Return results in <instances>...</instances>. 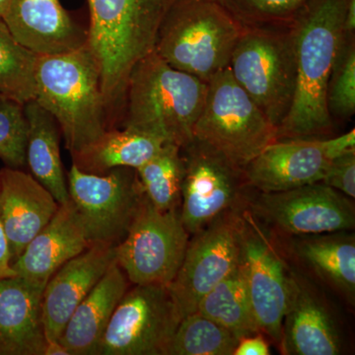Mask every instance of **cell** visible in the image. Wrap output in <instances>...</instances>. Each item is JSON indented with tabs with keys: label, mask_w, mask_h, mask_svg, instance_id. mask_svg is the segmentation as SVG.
<instances>
[{
	"label": "cell",
	"mask_w": 355,
	"mask_h": 355,
	"mask_svg": "<svg viewBox=\"0 0 355 355\" xmlns=\"http://www.w3.org/2000/svg\"><path fill=\"white\" fill-rule=\"evenodd\" d=\"M331 159L326 139H277L244 168L252 188L284 191L322 182Z\"/></svg>",
	"instance_id": "15"
},
{
	"label": "cell",
	"mask_w": 355,
	"mask_h": 355,
	"mask_svg": "<svg viewBox=\"0 0 355 355\" xmlns=\"http://www.w3.org/2000/svg\"><path fill=\"white\" fill-rule=\"evenodd\" d=\"M60 205L29 173L7 166L0 170V220L8 243L11 265L51 221Z\"/></svg>",
	"instance_id": "17"
},
{
	"label": "cell",
	"mask_w": 355,
	"mask_h": 355,
	"mask_svg": "<svg viewBox=\"0 0 355 355\" xmlns=\"http://www.w3.org/2000/svg\"><path fill=\"white\" fill-rule=\"evenodd\" d=\"M242 216L239 266L252 310L261 333L279 345L293 291V270L275 246L272 236L246 209Z\"/></svg>",
	"instance_id": "13"
},
{
	"label": "cell",
	"mask_w": 355,
	"mask_h": 355,
	"mask_svg": "<svg viewBox=\"0 0 355 355\" xmlns=\"http://www.w3.org/2000/svg\"><path fill=\"white\" fill-rule=\"evenodd\" d=\"M180 321L167 286L135 284L116 305L95 355H167Z\"/></svg>",
	"instance_id": "11"
},
{
	"label": "cell",
	"mask_w": 355,
	"mask_h": 355,
	"mask_svg": "<svg viewBox=\"0 0 355 355\" xmlns=\"http://www.w3.org/2000/svg\"><path fill=\"white\" fill-rule=\"evenodd\" d=\"M44 355H70V354L60 340H46Z\"/></svg>",
	"instance_id": "37"
},
{
	"label": "cell",
	"mask_w": 355,
	"mask_h": 355,
	"mask_svg": "<svg viewBox=\"0 0 355 355\" xmlns=\"http://www.w3.org/2000/svg\"><path fill=\"white\" fill-rule=\"evenodd\" d=\"M322 183L354 200L355 150L333 159L327 168Z\"/></svg>",
	"instance_id": "33"
},
{
	"label": "cell",
	"mask_w": 355,
	"mask_h": 355,
	"mask_svg": "<svg viewBox=\"0 0 355 355\" xmlns=\"http://www.w3.org/2000/svg\"><path fill=\"white\" fill-rule=\"evenodd\" d=\"M207 93V83L174 69L153 51L128 77L121 125L184 146L193 139Z\"/></svg>",
	"instance_id": "4"
},
{
	"label": "cell",
	"mask_w": 355,
	"mask_h": 355,
	"mask_svg": "<svg viewBox=\"0 0 355 355\" xmlns=\"http://www.w3.org/2000/svg\"><path fill=\"white\" fill-rule=\"evenodd\" d=\"M67 179L70 200L91 244L118 246L127 237L146 198L137 170L119 167L97 175L84 172L72 163Z\"/></svg>",
	"instance_id": "10"
},
{
	"label": "cell",
	"mask_w": 355,
	"mask_h": 355,
	"mask_svg": "<svg viewBox=\"0 0 355 355\" xmlns=\"http://www.w3.org/2000/svg\"><path fill=\"white\" fill-rule=\"evenodd\" d=\"M193 137L244 169L266 146L277 140V128L236 83L227 67L207 83Z\"/></svg>",
	"instance_id": "7"
},
{
	"label": "cell",
	"mask_w": 355,
	"mask_h": 355,
	"mask_svg": "<svg viewBox=\"0 0 355 355\" xmlns=\"http://www.w3.org/2000/svg\"><path fill=\"white\" fill-rule=\"evenodd\" d=\"M197 312L227 329L239 340L261 333L239 265L200 301Z\"/></svg>",
	"instance_id": "26"
},
{
	"label": "cell",
	"mask_w": 355,
	"mask_h": 355,
	"mask_svg": "<svg viewBox=\"0 0 355 355\" xmlns=\"http://www.w3.org/2000/svg\"><path fill=\"white\" fill-rule=\"evenodd\" d=\"M183 183L180 207L189 235H195L231 210L246 209L252 187L244 169L193 137L181 147Z\"/></svg>",
	"instance_id": "8"
},
{
	"label": "cell",
	"mask_w": 355,
	"mask_h": 355,
	"mask_svg": "<svg viewBox=\"0 0 355 355\" xmlns=\"http://www.w3.org/2000/svg\"><path fill=\"white\" fill-rule=\"evenodd\" d=\"M44 286L18 277L0 279V355H44Z\"/></svg>",
	"instance_id": "21"
},
{
	"label": "cell",
	"mask_w": 355,
	"mask_h": 355,
	"mask_svg": "<svg viewBox=\"0 0 355 355\" xmlns=\"http://www.w3.org/2000/svg\"><path fill=\"white\" fill-rule=\"evenodd\" d=\"M28 123L24 105L0 97V160L7 167L26 166Z\"/></svg>",
	"instance_id": "32"
},
{
	"label": "cell",
	"mask_w": 355,
	"mask_h": 355,
	"mask_svg": "<svg viewBox=\"0 0 355 355\" xmlns=\"http://www.w3.org/2000/svg\"><path fill=\"white\" fill-rule=\"evenodd\" d=\"M9 0H0V17L6 13L7 6H8Z\"/></svg>",
	"instance_id": "38"
},
{
	"label": "cell",
	"mask_w": 355,
	"mask_h": 355,
	"mask_svg": "<svg viewBox=\"0 0 355 355\" xmlns=\"http://www.w3.org/2000/svg\"><path fill=\"white\" fill-rule=\"evenodd\" d=\"M349 0H309L291 25L295 91L277 139H327L336 125L327 106L331 69L345 37Z\"/></svg>",
	"instance_id": "1"
},
{
	"label": "cell",
	"mask_w": 355,
	"mask_h": 355,
	"mask_svg": "<svg viewBox=\"0 0 355 355\" xmlns=\"http://www.w3.org/2000/svg\"><path fill=\"white\" fill-rule=\"evenodd\" d=\"M91 245L83 222L69 198L27 245L12 268L18 277L46 286L60 266Z\"/></svg>",
	"instance_id": "19"
},
{
	"label": "cell",
	"mask_w": 355,
	"mask_h": 355,
	"mask_svg": "<svg viewBox=\"0 0 355 355\" xmlns=\"http://www.w3.org/2000/svg\"><path fill=\"white\" fill-rule=\"evenodd\" d=\"M282 354H340V334L328 308L309 282L293 270V291L282 323Z\"/></svg>",
	"instance_id": "20"
},
{
	"label": "cell",
	"mask_w": 355,
	"mask_h": 355,
	"mask_svg": "<svg viewBox=\"0 0 355 355\" xmlns=\"http://www.w3.org/2000/svg\"><path fill=\"white\" fill-rule=\"evenodd\" d=\"M137 172L144 195L154 207L160 211L180 209L184 173L181 147L165 144Z\"/></svg>",
	"instance_id": "27"
},
{
	"label": "cell",
	"mask_w": 355,
	"mask_h": 355,
	"mask_svg": "<svg viewBox=\"0 0 355 355\" xmlns=\"http://www.w3.org/2000/svg\"><path fill=\"white\" fill-rule=\"evenodd\" d=\"M114 261L116 247L96 243L58 268L46 284L42 300L46 340L60 338L77 306Z\"/></svg>",
	"instance_id": "16"
},
{
	"label": "cell",
	"mask_w": 355,
	"mask_h": 355,
	"mask_svg": "<svg viewBox=\"0 0 355 355\" xmlns=\"http://www.w3.org/2000/svg\"><path fill=\"white\" fill-rule=\"evenodd\" d=\"M270 349L263 334L244 336L239 340L233 355H270Z\"/></svg>",
	"instance_id": "34"
},
{
	"label": "cell",
	"mask_w": 355,
	"mask_h": 355,
	"mask_svg": "<svg viewBox=\"0 0 355 355\" xmlns=\"http://www.w3.org/2000/svg\"><path fill=\"white\" fill-rule=\"evenodd\" d=\"M228 67L236 83L279 128L295 91L291 27L243 28Z\"/></svg>",
	"instance_id": "6"
},
{
	"label": "cell",
	"mask_w": 355,
	"mask_h": 355,
	"mask_svg": "<svg viewBox=\"0 0 355 355\" xmlns=\"http://www.w3.org/2000/svg\"><path fill=\"white\" fill-rule=\"evenodd\" d=\"M2 19L16 40L38 55L87 44V30L70 17L60 0H9Z\"/></svg>",
	"instance_id": "18"
},
{
	"label": "cell",
	"mask_w": 355,
	"mask_h": 355,
	"mask_svg": "<svg viewBox=\"0 0 355 355\" xmlns=\"http://www.w3.org/2000/svg\"><path fill=\"white\" fill-rule=\"evenodd\" d=\"M38 58L16 40L0 17V97L23 105L35 99Z\"/></svg>",
	"instance_id": "28"
},
{
	"label": "cell",
	"mask_w": 355,
	"mask_h": 355,
	"mask_svg": "<svg viewBox=\"0 0 355 355\" xmlns=\"http://www.w3.org/2000/svg\"><path fill=\"white\" fill-rule=\"evenodd\" d=\"M355 34L345 33L327 90V106L334 125L355 114Z\"/></svg>",
	"instance_id": "30"
},
{
	"label": "cell",
	"mask_w": 355,
	"mask_h": 355,
	"mask_svg": "<svg viewBox=\"0 0 355 355\" xmlns=\"http://www.w3.org/2000/svg\"><path fill=\"white\" fill-rule=\"evenodd\" d=\"M243 28L291 27L309 0H214Z\"/></svg>",
	"instance_id": "31"
},
{
	"label": "cell",
	"mask_w": 355,
	"mask_h": 355,
	"mask_svg": "<svg viewBox=\"0 0 355 355\" xmlns=\"http://www.w3.org/2000/svg\"><path fill=\"white\" fill-rule=\"evenodd\" d=\"M295 258L350 304L355 298V238L350 231L286 238Z\"/></svg>",
	"instance_id": "23"
},
{
	"label": "cell",
	"mask_w": 355,
	"mask_h": 355,
	"mask_svg": "<svg viewBox=\"0 0 355 355\" xmlns=\"http://www.w3.org/2000/svg\"><path fill=\"white\" fill-rule=\"evenodd\" d=\"M189 237L180 209L160 211L146 197L127 237L116 247V263L135 286H168L184 260Z\"/></svg>",
	"instance_id": "12"
},
{
	"label": "cell",
	"mask_w": 355,
	"mask_h": 355,
	"mask_svg": "<svg viewBox=\"0 0 355 355\" xmlns=\"http://www.w3.org/2000/svg\"><path fill=\"white\" fill-rule=\"evenodd\" d=\"M243 210L226 212L189 241L168 286L181 320L197 312L200 301L239 265Z\"/></svg>",
	"instance_id": "14"
},
{
	"label": "cell",
	"mask_w": 355,
	"mask_h": 355,
	"mask_svg": "<svg viewBox=\"0 0 355 355\" xmlns=\"http://www.w3.org/2000/svg\"><path fill=\"white\" fill-rule=\"evenodd\" d=\"M345 31L347 34H355V0H349L345 13Z\"/></svg>",
	"instance_id": "36"
},
{
	"label": "cell",
	"mask_w": 355,
	"mask_h": 355,
	"mask_svg": "<svg viewBox=\"0 0 355 355\" xmlns=\"http://www.w3.org/2000/svg\"><path fill=\"white\" fill-rule=\"evenodd\" d=\"M12 265H11L10 252L7 243L6 233L0 220V279L2 277H15Z\"/></svg>",
	"instance_id": "35"
},
{
	"label": "cell",
	"mask_w": 355,
	"mask_h": 355,
	"mask_svg": "<svg viewBox=\"0 0 355 355\" xmlns=\"http://www.w3.org/2000/svg\"><path fill=\"white\" fill-rule=\"evenodd\" d=\"M238 342L227 329L195 312L180 321L167 355H233Z\"/></svg>",
	"instance_id": "29"
},
{
	"label": "cell",
	"mask_w": 355,
	"mask_h": 355,
	"mask_svg": "<svg viewBox=\"0 0 355 355\" xmlns=\"http://www.w3.org/2000/svg\"><path fill=\"white\" fill-rule=\"evenodd\" d=\"M164 140L148 133L109 128L94 144L72 156L73 164L91 174H106L119 167L139 169L164 146Z\"/></svg>",
	"instance_id": "25"
},
{
	"label": "cell",
	"mask_w": 355,
	"mask_h": 355,
	"mask_svg": "<svg viewBox=\"0 0 355 355\" xmlns=\"http://www.w3.org/2000/svg\"><path fill=\"white\" fill-rule=\"evenodd\" d=\"M178 0H87L89 48L101 71L107 121L123 113L133 67L155 49L161 25Z\"/></svg>",
	"instance_id": "2"
},
{
	"label": "cell",
	"mask_w": 355,
	"mask_h": 355,
	"mask_svg": "<svg viewBox=\"0 0 355 355\" xmlns=\"http://www.w3.org/2000/svg\"><path fill=\"white\" fill-rule=\"evenodd\" d=\"M243 27L214 0H178L154 51L174 69L209 83L227 69Z\"/></svg>",
	"instance_id": "5"
},
{
	"label": "cell",
	"mask_w": 355,
	"mask_h": 355,
	"mask_svg": "<svg viewBox=\"0 0 355 355\" xmlns=\"http://www.w3.org/2000/svg\"><path fill=\"white\" fill-rule=\"evenodd\" d=\"M28 123L26 165L31 175L60 205L69 202L67 179L60 158V132L57 121L35 101L24 104Z\"/></svg>",
	"instance_id": "24"
},
{
	"label": "cell",
	"mask_w": 355,
	"mask_h": 355,
	"mask_svg": "<svg viewBox=\"0 0 355 355\" xmlns=\"http://www.w3.org/2000/svg\"><path fill=\"white\" fill-rule=\"evenodd\" d=\"M245 209L268 233L286 239L352 231L355 225L352 198L322 182L273 193L253 188Z\"/></svg>",
	"instance_id": "9"
},
{
	"label": "cell",
	"mask_w": 355,
	"mask_h": 355,
	"mask_svg": "<svg viewBox=\"0 0 355 355\" xmlns=\"http://www.w3.org/2000/svg\"><path fill=\"white\" fill-rule=\"evenodd\" d=\"M35 101L53 116L71 156L108 130L99 64L88 44L57 55H39Z\"/></svg>",
	"instance_id": "3"
},
{
	"label": "cell",
	"mask_w": 355,
	"mask_h": 355,
	"mask_svg": "<svg viewBox=\"0 0 355 355\" xmlns=\"http://www.w3.org/2000/svg\"><path fill=\"white\" fill-rule=\"evenodd\" d=\"M128 282L127 275L114 261L77 306L58 338L70 355H95L116 305L128 291Z\"/></svg>",
	"instance_id": "22"
}]
</instances>
